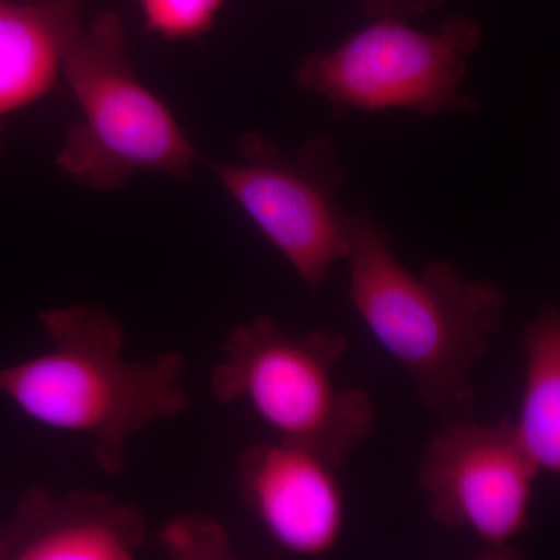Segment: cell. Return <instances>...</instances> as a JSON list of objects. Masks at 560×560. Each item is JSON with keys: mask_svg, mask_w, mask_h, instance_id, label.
Masks as SVG:
<instances>
[{"mask_svg": "<svg viewBox=\"0 0 560 560\" xmlns=\"http://www.w3.org/2000/svg\"><path fill=\"white\" fill-rule=\"evenodd\" d=\"M349 298L375 341L397 361L420 404L442 422L474 416V372L506 319L503 290L448 261L415 275L370 210L355 215Z\"/></svg>", "mask_w": 560, "mask_h": 560, "instance_id": "obj_1", "label": "cell"}, {"mask_svg": "<svg viewBox=\"0 0 560 560\" xmlns=\"http://www.w3.org/2000/svg\"><path fill=\"white\" fill-rule=\"evenodd\" d=\"M38 319L49 352L0 368V394L40 425L90 438L106 474L124 471L136 433L190 407L186 360H125V331L103 308L72 305Z\"/></svg>", "mask_w": 560, "mask_h": 560, "instance_id": "obj_2", "label": "cell"}, {"mask_svg": "<svg viewBox=\"0 0 560 560\" xmlns=\"http://www.w3.org/2000/svg\"><path fill=\"white\" fill-rule=\"evenodd\" d=\"M348 345L338 331L291 335L271 316H256L228 335L210 389L221 404L249 407L278 441L341 469L371 440L377 420L370 393L338 385Z\"/></svg>", "mask_w": 560, "mask_h": 560, "instance_id": "obj_3", "label": "cell"}, {"mask_svg": "<svg viewBox=\"0 0 560 560\" xmlns=\"http://www.w3.org/2000/svg\"><path fill=\"white\" fill-rule=\"evenodd\" d=\"M61 75L81 114L57 158L73 183L110 191L138 172L190 175L198 151L132 68L119 14L101 11L81 22L66 47Z\"/></svg>", "mask_w": 560, "mask_h": 560, "instance_id": "obj_4", "label": "cell"}, {"mask_svg": "<svg viewBox=\"0 0 560 560\" xmlns=\"http://www.w3.org/2000/svg\"><path fill=\"white\" fill-rule=\"evenodd\" d=\"M480 43V24L469 18H452L433 32L399 18H374L340 46L304 58L294 79L302 91L341 109L474 113L478 103L463 84Z\"/></svg>", "mask_w": 560, "mask_h": 560, "instance_id": "obj_5", "label": "cell"}, {"mask_svg": "<svg viewBox=\"0 0 560 560\" xmlns=\"http://www.w3.org/2000/svg\"><path fill=\"white\" fill-rule=\"evenodd\" d=\"M237 151V160L206 165L311 294L318 293L348 259L355 230V215L340 201L346 175L337 151L318 136L289 154L257 132L243 135Z\"/></svg>", "mask_w": 560, "mask_h": 560, "instance_id": "obj_6", "label": "cell"}, {"mask_svg": "<svg viewBox=\"0 0 560 560\" xmlns=\"http://www.w3.org/2000/svg\"><path fill=\"white\" fill-rule=\"evenodd\" d=\"M539 477L510 419L495 425L474 418L442 422L418 470L431 518L447 529L469 530L489 560L522 555L517 544L529 528Z\"/></svg>", "mask_w": 560, "mask_h": 560, "instance_id": "obj_7", "label": "cell"}, {"mask_svg": "<svg viewBox=\"0 0 560 560\" xmlns=\"http://www.w3.org/2000/svg\"><path fill=\"white\" fill-rule=\"evenodd\" d=\"M337 470L308 448L265 442L242 453L238 488L280 550L300 558H323L337 548L345 530V490Z\"/></svg>", "mask_w": 560, "mask_h": 560, "instance_id": "obj_8", "label": "cell"}, {"mask_svg": "<svg viewBox=\"0 0 560 560\" xmlns=\"http://www.w3.org/2000/svg\"><path fill=\"white\" fill-rule=\"evenodd\" d=\"M145 536L135 504L88 490L57 495L32 488L0 526V560H128Z\"/></svg>", "mask_w": 560, "mask_h": 560, "instance_id": "obj_9", "label": "cell"}, {"mask_svg": "<svg viewBox=\"0 0 560 560\" xmlns=\"http://www.w3.org/2000/svg\"><path fill=\"white\" fill-rule=\"evenodd\" d=\"M83 21L80 0H0V158L7 120L55 90Z\"/></svg>", "mask_w": 560, "mask_h": 560, "instance_id": "obj_10", "label": "cell"}, {"mask_svg": "<svg viewBox=\"0 0 560 560\" xmlns=\"http://www.w3.org/2000/svg\"><path fill=\"white\" fill-rule=\"evenodd\" d=\"M525 377L518 418L512 422L522 451L540 475L560 471V312L545 305L523 331Z\"/></svg>", "mask_w": 560, "mask_h": 560, "instance_id": "obj_11", "label": "cell"}, {"mask_svg": "<svg viewBox=\"0 0 560 560\" xmlns=\"http://www.w3.org/2000/svg\"><path fill=\"white\" fill-rule=\"evenodd\" d=\"M147 32L165 40L200 39L226 0H136Z\"/></svg>", "mask_w": 560, "mask_h": 560, "instance_id": "obj_12", "label": "cell"}, {"mask_svg": "<svg viewBox=\"0 0 560 560\" xmlns=\"http://www.w3.org/2000/svg\"><path fill=\"white\" fill-rule=\"evenodd\" d=\"M165 550L179 559L223 560L232 558L230 533L219 522L200 515H180L161 533Z\"/></svg>", "mask_w": 560, "mask_h": 560, "instance_id": "obj_13", "label": "cell"}, {"mask_svg": "<svg viewBox=\"0 0 560 560\" xmlns=\"http://www.w3.org/2000/svg\"><path fill=\"white\" fill-rule=\"evenodd\" d=\"M445 0H366V9L372 18H405L436 9Z\"/></svg>", "mask_w": 560, "mask_h": 560, "instance_id": "obj_14", "label": "cell"}, {"mask_svg": "<svg viewBox=\"0 0 560 560\" xmlns=\"http://www.w3.org/2000/svg\"><path fill=\"white\" fill-rule=\"evenodd\" d=\"M31 2H44V0H31Z\"/></svg>", "mask_w": 560, "mask_h": 560, "instance_id": "obj_15", "label": "cell"}]
</instances>
